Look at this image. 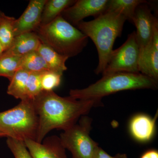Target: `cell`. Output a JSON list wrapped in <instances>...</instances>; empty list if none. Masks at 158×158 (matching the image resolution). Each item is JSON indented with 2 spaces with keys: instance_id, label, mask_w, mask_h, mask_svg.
Masks as SVG:
<instances>
[{
  "instance_id": "cell-1",
  "label": "cell",
  "mask_w": 158,
  "mask_h": 158,
  "mask_svg": "<svg viewBox=\"0 0 158 158\" xmlns=\"http://www.w3.org/2000/svg\"><path fill=\"white\" fill-rule=\"evenodd\" d=\"M33 102L39 119L36 140L39 143H41L52 130L68 129L76 124L79 118L88 114L92 108L102 105L101 100L63 97L53 90H42Z\"/></svg>"
},
{
  "instance_id": "cell-2",
  "label": "cell",
  "mask_w": 158,
  "mask_h": 158,
  "mask_svg": "<svg viewBox=\"0 0 158 158\" xmlns=\"http://www.w3.org/2000/svg\"><path fill=\"white\" fill-rule=\"evenodd\" d=\"M126 18L115 12L106 11L90 21H82L76 26L79 31L94 43L99 62L94 72L102 73L106 67L116 38L122 34Z\"/></svg>"
},
{
  "instance_id": "cell-3",
  "label": "cell",
  "mask_w": 158,
  "mask_h": 158,
  "mask_svg": "<svg viewBox=\"0 0 158 158\" xmlns=\"http://www.w3.org/2000/svg\"><path fill=\"white\" fill-rule=\"evenodd\" d=\"M157 88V81L140 73L116 72L102 76L101 79L87 88L71 90L69 96L77 100H101L105 96L123 90Z\"/></svg>"
},
{
  "instance_id": "cell-4",
  "label": "cell",
  "mask_w": 158,
  "mask_h": 158,
  "mask_svg": "<svg viewBox=\"0 0 158 158\" xmlns=\"http://www.w3.org/2000/svg\"><path fill=\"white\" fill-rule=\"evenodd\" d=\"M34 32L40 41L58 53L69 58L76 56L87 45L88 37L61 15Z\"/></svg>"
},
{
  "instance_id": "cell-5",
  "label": "cell",
  "mask_w": 158,
  "mask_h": 158,
  "mask_svg": "<svg viewBox=\"0 0 158 158\" xmlns=\"http://www.w3.org/2000/svg\"><path fill=\"white\" fill-rule=\"evenodd\" d=\"M39 119L33 100H23L14 107L0 113V131L19 141H36Z\"/></svg>"
},
{
  "instance_id": "cell-6",
  "label": "cell",
  "mask_w": 158,
  "mask_h": 158,
  "mask_svg": "<svg viewBox=\"0 0 158 158\" xmlns=\"http://www.w3.org/2000/svg\"><path fill=\"white\" fill-rule=\"evenodd\" d=\"M92 118L83 116L76 123L60 135V142L65 149L71 153L73 158H93L98 146L90 136Z\"/></svg>"
},
{
  "instance_id": "cell-7",
  "label": "cell",
  "mask_w": 158,
  "mask_h": 158,
  "mask_svg": "<svg viewBox=\"0 0 158 158\" xmlns=\"http://www.w3.org/2000/svg\"><path fill=\"white\" fill-rule=\"evenodd\" d=\"M140 51L135 31L129 34L127 39L120 47L113 50L102 76L116 72L138 73Z\"/></svg>"
},
{
  "instance_id": "cell-8",
  "label": "cell",
  "mask_w": 158,
  "mask_h": 158,
  "mask_svg": "<svg viewBox=\"0 0 158 158\" xmlns=\"http://www.w3.org/2000/svg\"><path fill=\"white\" fill-rule=\"evenodd\" d=\"M133 23L135 26L136 39L138 42L140 58L139 64L143 61L151 46L155 27L158 23L147 4H141L136 9Z\"/></svg>"
},
{
  "instance_id": "cell-9",
  "label": "cell",
  "mask_w": 158,
  "mask_h": 158,
  "mask_svg": "<svg viewBox=\"0 0 158 158\" xmlns=\"http://www.w3.org/2000/svg\"><path fill=\"white\" fill-rule=\"evenodd\" d=\"M108 0H78L65 9L61 15L73 26H76L88 16L98 17L106 10Z\"/></svg>"
},
{
  "instance_id": "cell-10",
  "label": "cell",
  "mask_w": 158,
  "mask_h": 158,
  "mask_svg": "<svg viewBox=\"0 0 158 158\" xmlns=\"http://www.w3.org/2000/svg\"><path fill=\"white\" fill-rule=\"evenodd\" d=\"M47 0H31L23 13L13 23L15 37L34 32L40 26L43 9Z\"/></svg>"
},
{
  "instance_id": "cell-11",
  "label": "cell",
  "mask_w": 158,
  "mask_h": 158,
  "mask_svg": "<svg viewBox=\"0 0 158 158\" xmlns=\"http://www.w3.org/2000/svg\"><path fill=\"white\" fill-rule=\"evenodd\" d=\"M23 142L33 158H66L65 149L59 137L52 136L44 143L30 139Z\"/></svg>"
},
{
  "instance_id": "cell-12",
  "label": "cell",
  "mask_w": 158,
  "mask_h": 158,
  "mask_svg": "<svg viewBox=\"0 0 158 158\" xmlns=\"http://www.w3.org/2000/svg\"><path fill=\"white\" fill-rule=\"evenodd\" d=\"M157 116L158 112L153 118L144 114L134 116L130 124V130L133 137L141 142L150 140L154 133Z\"/></svg>"
},
{
  "instance_id": "cell-13",
  "label": "cell",
  "mask_w": 158,
  "mask_h": 158,
  "mask_svg": "<svg viewBox=\"0 0 158 158\" xmlns=\"http://www.w3.org/2000/svg\"><path fill=\"white\" fill-rule=\"evenodd\" d=\"M41 43L35 32L23 33L15 37L11 47L4 53L22 56L31 52L37 51Z\"/></svg>"
},
{
  "instance_id": "cell-14",
  "label": "cell",
  "mask_w": 158,
  "mask_h": 158,
  "mask_svg": "<svg viewBox=\"0 0 158 158\" xmlns=\"http://www.w3.org/2000/svg\"><path fill=\"white\" fill-rule=\"evenodd\" d=\"M139 72L158 80V23L155 27L152 42L149 50L139 65Z\"/></svg>"
},
{
  "instance_id": "cell-15",
  "label": "cell",
  "mask_w": 158,
  "mask_h": 158,
  "mask_svg": "<svg viewBox=\"0 0 158 158\" xmlns=\"http://www.w3.org/2000/svg\"><path fill=\"white\" fill-rule=\"evenodd\" d=\"M37 52L43 58L49 70L62 75L67 68L65 62L68 57L60 55L44 44L41 43Z\"/></svg>"
},
{
  "instance_id": "cell-16",
  "label": "cell",
  "mask_w": 158,
  "mask_h": 158,
  "mask_svg": "<svg viewBox=\"0 0 158 158\" xmlns=\"http://www.w3.org/2000/svg\"><path fill=\"white\" fill-rule=\"evenodd\" d=\"M148 3L144 0H108L106 11L119 13L133 23L138 6Z\"/></svg>"
},
{
  "instance_id": "cell-17",
  "label": "cell",
  "mask_w": 158,
  "mask_h": 158,
  "mask_svg": "<svg viewBox=\"0 0 158 158\" xmlns=\"http://www.w3.org/2000/svg\"><path fill=\"white\" fill-rule=\"evenodd\" d=\"M75 2L73 0H47L43 9L40 26L52 22Z\"/></svg>"
},
{
  "instance_id": "cell-18",
  "label": "cell",
  "mask_w": 158,
  "mask_h": 158,
  "mask_svg": "<svg viewBox=\"0 0 158 158\" xmlns=\"http://www.w3.org/2000/svg\"><path fill=\"white\" fill-rule=\"evenodd\" d=\"M20 69L29 73H43L50 71L45 61L37 51L31 52L22 56Z\"/></svg>"
},
{
  "instance_id": "cell-19",
  "label": "cell",
  "mask_w": 158,
  "mask_h": 158,
  "mask_svg": "<svg viewBox=\"0 0 158 158\" xmlns=\"http://www.w3.org/2000/svg\"><path fill=\"white\" fill-rule=\"evenodd\" d=\"M29 74V73L23 69L18 70L10 81L7 94L21 100H26V88Z\"/></svg>"
},
{
  "instance_id": "cell-20",
  "label": "cell",
  "mask_w": 158,
  "mask_h": 158,
  "mask_svg": "<svg viewBox=\"0 0 158 158\" xmlns=\"http://www.w3.org/2000/svg\"><path fill=\"white\" fill-rule=\"evenodd\" d=\"M22 56L9 55L4 52L0 57V77H5L10 81L20 69Z\"/></svg>"
},
{
  "instance_id": "cell-21",
  "label": "cell",
  "mask_w": 158,
  "mask_h": 158,
  "mask_svg": "<svg viewBox=\"0 0 158 158\" xmlns=\"http://www.w3.org/2000/svg\"><path fill=\"white\" fill-rule=\"evenodd\" d=\"M15 19L5 14L0 19V43L4 52L11 47L15 36L13 23Z\"/></svg>"
},
{
  "instance_id": "cell-22",
  "label": "cell",
  "mask_w": 158,
  "mask_h": 158,
  "mask_svg": "<svg viewBox=\"0 0 158 158\" xmlns=\"http://www.w3.org/2000/svg\"><path fill=\"white\" fill-rule=\"evenodd\" d=\"M42 74L30 73L26 88V100H33L42 91L41 85Z\"/></svg>"
},
{
  "instance_id": "cell-23",
  "label": "cell",
  "mask_w": 158,
  "mask_h": 158,
  "mask_svg": "<svg viewBox=\"0 0 158 158\" xmlns=\"http://www.w3.org/2000/svg\"><path fill=\"white\" fill-rule=\"evenodd\" d=\"M62 75L51 71L44 73L41 76V88L43 91H53L59 87L61 82Z\"/></svg>"
},
{
  "instance_id": "cell-24",
  "label": "cell",
  "mask_w": 158,
  "mask_h": 158,
  "mask_svg": "<svg viewBox=\"0 0 158 158\" xmlns=\"http://www.w3.org/2000/svg\"><path fill=\"white\" fill-rule=\"evenodd\" d=\"M6 142L15 158H33L23 141L8 138Z\"/></svg>"
},
{
  "instance_id": "cell-25",
  "label": "cell",
  "mask_w": 158,
  "mask_h": 158,
  "mask_svg": "<svg viewBox=\"0 0 158 158\" xmlns=\"http://www.w3.org/2000/svg\"><path fill=\"white\" fill-rule=\"evenodd\" d=\"M93 158H127L125 153H118L115 156L110 155L101 148L97 147L94 152Z\"/></svg>"
},
{
  "instance_id": "cell-26",
  "label": "cell",
  "mask_w": 158,
  "mask_h": 158,
  "mask_svg": "<svg viewBox=\"0 0 158 158\" xmlns=\"http://www.w3.org/2000/svg\"><path fill=\"white\" fill-rule=\"evenodd\" d=\"M140 158H158V152L155 149H150L141 156Z\"/></svg>"
},
{
  "instance_id": "cell-27",
  "label": "cell",
  "mask_w": 158,
  "mask_h": 158,
  "mask_svg": "<svg viewBox=\"0 0 158 158\" xmlns=\"http://www.w3.org/2000/svg\"><path fill=\"white\" fill-rule=\"evenodd\" d=\"M4 52V49H3L1 43H0V57L2 56Z\"/></svg>"
},
{
  "instance_id": "cell-28",
  "label": "cell",
  "mask_w": 158,
  "mask_h": 158,
  "mask_svg": "<svg viewBox=\"0 0 158 158\" xmlns=\"http://www.w3.org/2000/svg\"><path fill=\"white\" fill-rule=\"evenodd\" d=\"M6 137L5 134H4V133L2 132V131H0V138H2V137Z\"/></svg>"
},
{
  "instance_id": "cell-29",
  "label": "cell",
  "mask_w": 158,
  "mask_h": 158,
  "mask_svg": "<svg viewBox=\"0 0 158 158\" xmlns=\"http://www.w3.org/2000/svg\"><path fill=\"white\" fill-rule=\"evenodd\" d=\"M4 14H5V13H3V12H2V11L0 10V19H1L2 17Z\"/></svg>"
}]
</instances>
